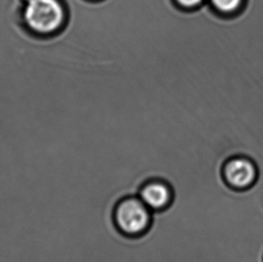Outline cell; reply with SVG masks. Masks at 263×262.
Segmentation results:
<instances>
[{"mask_svg": "<svg viewBox=\"0 0 263 262\" xmlns=\"http://www.w3.org/2000/svg\"><path fill=\"white\" fill-rule=\"evenodd\" d=\"M114 222L118 230L128 236L138 237L148 230L151 210L139 198L128 197L118 203L114 209Z\"/></svg>", "mask_w": 263, "mask_h": 262, "instance_id": "6da1fadb", "label": "cell"}, {"mask_svg": "<svg viewBox=\"0 0 263 262\" xmlns=\"http://www.w3.org/2000/svg\"><path fill=\"white\" fill-rule=\"evenodd\" d=\"M25 19L31 30L50 34L61 28L65 19L64 8L59 0H29Z\"/></svg>", "mask_w": 263, "mask_h": 262, "instance_id": "7a4b0ae2", "label": "cell"}, {"mask_svg": "<svg viewBox=\"0 0 263 262\" xmlns=\"http://www.w3.org/2000/svg\"><path fill=\"white\" fill-rule=\"evenodd\" d=\"M222 174L226 183L236 191H246L252 188L258 178L255 164L245 157H235L229 160L224 164Z\"/></svg>", "mask_w": 263, "mask_h": 262, "instance_id": "3957f363", "label": "cell"}, {"mask_svg": "<svg viewBox=\"0 0 263 262\" xmlns=\"http://www.w3.org/2000/svg\"><path fill=\"white\" fill-rule=\"evenodd\" d=\"M171 187L160 180L147 181L139 191V198L151 211H161L169 207L173 200Z\"/></svg>", "mask_w": 263, "mask_h": 262, "instance_id": "277c9868", "label": "cell"}, {"mask_svg": "<svg viewBox=\"0 0 263 262\" xmlns=\"http://www.w3.org/2000/svg\"><path fill=\"white\" fill-rule=\"evenodd\" d=\"M214 7L222 13L230 14L238 9L242 0H211Z\"/></svg>", "mask_w": 263, "mask_h": 262, "instance_id": "5b68a950", "label": "cell"}, {"mask_svg": "<svg viewBox=\"0 0 263 262\" xmlns=\"http://www.w3.org/2000/svg\"><path fill=\"white\" fill-rule=\"evenodd\" d=\"M176 3L183 8H193L198 7L203 0H175Z\"/></svg>", "mask_w": 263, "mask_h": 262, "instance_id": "8992f818", "label": "cell"}]
</instances>
